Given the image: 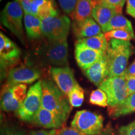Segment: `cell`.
I'll return each instance as SVG.
<instances>
[{"instance_id": "cell-33", "label": "cell", "mask_w": 135, "mask_h": 135, "mask_svg": "<svg viewBox=\"0 0 135 135\" xmlns=\"http://www.w3.org/2000/svg\"><path fill=\"white\" fill-rule=\"evenodd\" d=\"M19 1L24 13L33 15V11L31 9L32 0H19Z\"/></svg>"}, {"instance_id": "cell-10", "label": "cell", "mask_w": 135, "mask_h": 135, "mask_svg": "<svg viewBox=\"0 0 135 135\" xmlns=\"http://www.w3.org/2000/svg\"><path fill=\"white\" fill-rule=\"evenodd\" d=\"M21 51L18 46L3 33L0 34V61L1 78L4 76L5 70L19 60Z\"/></svg>"}, {"instance_id": "cell-25", "label": "cell", "mask_w": 135, "mask_h": 135, "mask_svg": "<svg viewBox=\"0 0 135 135\" xmlns=\"http://www.w3.org/2000/svg\"><path fill=\"white\" fill-rule=\"evenodd\" d=\"M104 36L108 41L115 39V40L129 41L130 40H134L135 38L134 32L128 31L126 30H112V31L104 33Z\"/></svg>"}, {"instance_id": "cell-34", "label": "cell", "mask_w": 135, "mask_h": 135, "mask_svg": "<svg viewBox=\"0 0 135 135\" xmlns=\"http://www.w3.org/2000/svg\"><path fill=\"white\" fill-rule=\"evenodd\" d=\"M126 13L135 18V0H126Z\"/></svg>"}, {"instance_id": "cell-12", "label": "cell", "mask_w": 135, "mask_h": 135, "mask_svg": "<svg viewBox=\"0 0 135 135\" xmlns=\"http://www.w3.org/2000/svg\"><path fill=\"white\" fill-rule=\"evenodd\" d=\"M41 73L33 67L21 66L11 69L7 75V83L10 85L19 84H31L38 80Z\"/></svg>"}, {"instance_id": "cell-1", "label": "cell", "mask_w": 135, "mask_h": 135, "mask_svg": "<svg viewBox=\"0 0 135 135\" xmlns=\"http://www.w3.org/2000/svg\"><path fill=\"white\" fill-rule=\"evenodd\" d=\"M134 53V47L129 41L110 40L106 51L108 77L121 76L127 69L129 58Z\"/></svg>"}, {"instance_id": "cell-7", "label": "cell", "mask_w": 135, "mask_h": 135, "mask_svg": "<svg viewBox=\"0 0 135 135\" xmlns=\"http://www.w3.org/2000/svg\"><path fill=\"white\" fill-rule=\"evenodd\" d=\"M99 88L105 92L108 106L111 108L122 103L128 97L126 78L124 76L108 77Z\"/></svg>"}, {"instance_id": "cell-5", "label": "cell", "mask_w": 135, "mask_h": 135, "mask_svg": "<svg viewBox=\"0 0 135 135\" xmlns=\"http://www.w3.org/2000/svg\"><path fill=\"white\" fill-rule=\"evenodd\" d=\"M24 11L19 0L8 3L1 12V21L11 33L24 43L23 16Z\"/></svg>"}, {"instance_id": "cell-19", "label": "cell", "mask_w": 135, "mask_h": 135, "mask_svg": "<svg viewBox=\"0 0 135 135\" xmlns=\"http://www.w3.org/2000/svg\"><path fill=\"white\" fill-rule=\"evenodd\" d=\"M94 2L92 0H78L73 13L74 23H80L91 18Z\"/></svg>"}, {"instance_id": "cell-21", "label": "cell", "mask_w": 135, "mask_h": 135, "mask_svg": "<svg viewBox=\"0 0 135 135\" xmlns=\"http://www.w3.org/2000/svg\"><path fill=\"white\" fill-rule=\"evenodd\" d=\"M101 30L103 33L115 30H126L133 32L131 21L123 16L121 13L116 14L105 26L101 28Z\"/></svg>"}, {"instance_id": "cell-16", "label": "cell", "mask_w": 135, "mask_h": 135, "mask_svg": "<svg viewBox=\"0 0 135 135\" xmlns=\"http://www.w3.org/2000/svg\"><path fill=\"white\" fill-rule=\"evenodd\" d=\"M33 122L44 128L56 129L62 126L63 122L55 114L41 106L33 118Z\"/></svg>"}, {"instance_id": "cell-37", "label": "cell", "mask_w": 135, "mask_h": 135, "mask_svg": "<svg viewBox=\"0 0 135 135\" xmlns=\"http://www.w3.org/2000/svg\"><path fill=\"white\" fill-rule=\"evenodd\" d=\"M99 135H114L112 128L109 126H107L105 129H104Z\"/></svg>"}, {"instance_id": "cell-23", "label": "cell", "mask_w": 135, "mask_h": 135, "mask_svg": "<svg viewBox=\"0 0 135 135\" xmlns=\"http://www.w3.org/2000/svg\"><path fill=\"white\" fill-rule=\"evenodd\" d=\"M135 112V93L128 95L122 103L113 108L111 114L113 117L118 118Z\"/></svg>"}, {"instance_id": "cell-8", "label": "cell", "mask_w": 135, "mask_h": 135, "mask_svg": "<svg viewBox=\"0 0 135 135\" xmlns=\"http://www.w3.org/2000/svg\"><path fill=\"white\" fill-rule=\"evenodd\" d=\"M27 86L25 84L3 86L1 95V108L6 112H16L26 98Z\"/></svg>"}, {"instance_id": "cell-31", "label": "cell", "mask_w": 135, "mask_h": 135, "mask_svg": "<svg viewBox=\"0 0 135 135\" xmlns=\"http://www.w3.org/2000/svg\"><path fill=\"white\" fill-rule=\"evenodd\" d=\"M128 96L135 93V76L125 77Z\"/></svg>"}, {"instance_id": "cell-38", "label": "cell", "mask_w": 135, "mask_h": 135, "mask_svg": "<svg viewBox=\"0 0 135 135\" xmlns=\"http://www.w3.org/2000/svg\"><path fill=\"white\" fill-rule=\"evenodd\" d=\"M95 1H98V0H95Z\"/></svg>"}, {"instance_id": "cell-36", "label": "cell", "mask_w": 135, "mask_h": 135, "mask_svg": "<svg viewBox=\"0 0 135 135\" xmlns=\"http://www.w3.org/2000/svg\"><path fill=\"white\" fill-rule=\"evenodd\" d=\"M123 76L124 77L135 76V61L126 69Z\"/></svg>"}, {"instance_id": "cell-24", "label": "cell", "mask_w": 135, "mask_h": 135, "mask_svg": "<svg viewBox=\"0 0 135 135\" xmlns=\"http://www.w3.org/2000/svg\"><path fill=\"white\" fill-rule=\"evenodd\" d=\"M68 98L72 107H80L82 105L84 99L83 89L77 83L68 94Z\"/></svg>"}, {"instance_id": "cell-39", "label": "cell", "mask_w": 135, "mask_h": 135, "mask_svg": "<svg viewBox=\"0 0 135 135\" xmlns=\"http://www.w3.org/2000/svg\"><path fill=\"white\" fill-rule=\"evenodd\" d=\"M1 1H2V0H1Z\"/></svg>"}, {"instance_id": "cell-18", "label": "cell", "mask_w": 135, "mask_h": 135, "mask_svg": "<svg viewBox=\"0 0 135 135\" xmlns=\"http://www.w3.org/2000/svg\"><path fill=\"white\" fill-rule=\"evenodd\" d=\"M118 13H121L113 8L94 3L92 18L102 28Z\"/></svg>"}, {"instance_id": "cell-3", "label": "cell", "mask_w": 135, "mask_h": 135, "mask_svg": "<svg viewBox=\"0 0 135 135\" xmlns=\"http://www.w3.org/2000/svg\"><path fill=\"white\" fill-rule=\"evenodd\" d=\"M103 117L87 110L76 113L71 127L83 135H99L103 130Z\"/></svg>"}, {"instance_id": "cell-14", "label": "cell", "mask_w": 135, "mask_h": 135, "mask_svg": "<svg viewBox=\"0 0 135 135\" xmlns=\"http://www.w3.org/2000/svg\"><path fill=\"white\" fill-rule=\"evenodd\" d=\"M83 73L84 75L91 82L99 87L108 78L106 53L100 60L93 64L86 70H83Z\"/></svg>"}, {"instance_id": "cell-20", "label": "cell", "mask_w": 135, "mask_h": 135, "mask_svg": "<svg viewBox=\"0 0 135 135\" xmlns=\"http://www.w3.org/2000/svg\"><path fill=\"white\" fill-rule=\"evenodd\" d=\"M24 23L28 38H39L42 35V20L35 15L24 13Z\"/></svg>"}, {"instance_id": "cell-2", "label": "cell", "mask_w": 135, "mask_h": 135, "mask_svg": "<svg viewBox=\"0 0 135 135\" xmlns=\"http://www.w3.org/2000/svg\"><path fill=\"white\" fill-rule=\"evenodd\" d=\"M42 81V107L55 114L65 123L71 111L68 98L51 81Z\"/></svg>"}, {"instance_id": "cell-30", "label": "cell", "mask_w": 135, "mask_h": 135, "mask_svg": "<svg viewBox=\"0 0 135 135\" xmlns=\"http://www.w3.org/2000/svg\"><path fill=\"white\" fill-rule=\"evenodd\" d=\"M118 135H135V120L119 129Z\"/></svg>"}, {"instance_id": "cell-22", "label": "cell", "mask_w": 135, "mask_h": 135, "mask_svg": "<svg viewBox=\"0 0 135 135\" xmlns=\"http://www.w3.org/2000/svg\"><path fill=\"white\" fill-rule=\"evenodd\" d=\"M77 42L87 46L88 48L101 53H106L108 43V40L104 36V33H103L91 38L79 40Z\"/></svg>"}, {"instance_id": "cell-9", "label": "cell", "mask_w": 135, "mask_h": 135, "mask_svg": "<svg viewBox=\"0 0 135 135\" xmlns=\"http://www.w3.org/2000/svg\"><path fill=\"white\" fill-rule=\"evenodd\" d=\"M40 55L51 65L60 66H66L68 56L67 39L49 41L40 48Z\"/></svg>"}, {"instance_id": "cell-26", "label": "cell", "mask_w": 135, "mask_h": 135, "mask_svg": "<svg viewBox=\"0 0 135 135\" xmlns=\"http://www.w3.org/2000/svg\"><path fill=\"white\" fill-rule=\"evenodd\" d=\"M89 103L101 107L108 106L107 95L100 88H98L91 92L89 97Z\"/></svg>"}, {"instance_id": "cell-27", "label": "cell", "mask_w": 135, "mask_h": 135, "mask_svg": "<svg viewBox=\"0 0 135 135\" xmlns=\"http://www.w3.org/2000/svg\"><path fill=\"white\" fill-rule=\"evenodd\" d=\"M96 1L98 4L113 8L121 13L122 8L126 0H98Z\"/></svg>"}, {"instance_id": "cell-4", "label": "cell", "mask_w": 135, "mask_h": 135, "mask_svg": "<svg viewBox=\"0 0 135 135\" xmlns=\"http://www.w3.org/2000/svg\"><path fill=\"white\" fill-rule=\"evenodd\" d=\"M42 81H38L28 89L26 97L16 112V116L22 121L33 122V118L42 106Z\"/></svg>"}, {"instance_id": "cell-29", "label": "cell", "mask_w": 135, "mask_h": 135, "mask_svg": "<svg viewBox=\"0 0 135 135\" xmlns=\"http://www.w3.org/2000/svg\"><path fill=\"white\" fill-rule=\"evenodd\" d=\"M78 0H58L61 8L66 14L71 15L75 10Z\"/></svg>"}, {"instance_id": "cell-15", "label": "cell", "mask_w": 135, "mask_h": 135, "mask_svg": "<svg viewBox=\"0 0 135 135\" xmlns=\"http://www.w3.org/2000/svg\"><path fill=\"white\" fill-rule=\"evenodd\" d=\"M73 28L78 40L91 38L102 33L101 26L93 19L92 17L80 23H73Z\"/></svg>"}, {"instance_id": "cell-32", "label": "cell", "mask_w": 135, "mask_h": 135, "mask_svg": "<svg viewBox=\"0 0 135 135\" xmlns=\"http://www.w3.org/2000/svg\"><path fill=\"white\" fill-rule=\"evenodd\" d=\"M57 135H83L72 127H65L57 131Z\"/></svg>"}, {"instance_id": "cell-28", "label": "cell", "mask_w": 135, "mask_h": 135, "mask_svg": "<svg viewBox=\"0 0 135 135\" xmlns=\"http://www.w3.org/2000/svg\"><path fill=\"white\" fill-rule=\"evenodd\" d=\"M0 135H28L23 129L15 126L4 125L1 128Z\"/></svg>"}, {"instance_id": "cell-11", "label": "cell", "mask_w": 135, "mask_h": 135, "mask_svg": "<svg viewBox=\"0 0 135 135\" xmlns=\"http://www.w3.org/2000/svg\"><path fill=\"white\" fill-rule=\"evenodd\" d=\"M50 73L57 86L67 97L78 83L73 71L68 66L51 68Z\"/></svg>"}, {"instance_id": "cell-13", "label": "cell", "mask_w": 135, "mask_h": 135, "mask_svg": "<svg viewBox=\"0 0 135 135\" xmlns=\"http://www.w3.org/2000/svg\"><path fill=\"white\" fill-rule=\"evenodd\" d=\"M105 53L88 48L77 41L75 44V59L78 65L83 71L100 60Z\"/></svg>"}, {"instance_id": "cell-17", "label": "cell", "mask_w": 135, "mask_h": 135, "mask_svg": "<svg viewBox=\"0 0 135 135\" xmlns=\"http://www.w3.org/2000/svg\"><path fill=\"white\" fill-rule=\"evenodd\" d=\"M31 9L33 15L38 16L41 20L59 15L53 0H32Z\"/></svg>"}, {"instance_id": "cell-6", "label": "cell", "mask_w": 135, "mask_h": 135, "mask_svg": "<svg viewBox=\"0 0 135 135\" xmlns=\"http://www.w3.org/2000/svg\"><path fill=\"white\" fill-rule=\"evenodd\" d=\"M71 26L70 18L66 15H56L42 20V35L48 41L67 39Z\"/></svg>"}, {"instance_id": "cell-35", "label": "cell", "mask_w": 135, "mask_h": 135, "mask_svg": "<svg viewBox=\"0 0 135 135\" xmlns=\"http://www.w3.org/2000/svg\"><path fill=\"white\" fill-rule=\"evenodd\" d=\"M30 135H57L56 129H50V130H35L32 131Z\"/></svg>"}]
</instances>
